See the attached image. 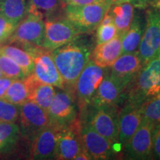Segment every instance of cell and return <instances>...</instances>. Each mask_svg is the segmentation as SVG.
I'll return each instance as SVG.
<instances>
[{
	"label": "cell",
	"instance_id": "obj_1",
	"mask_svg": "<svg viewBox=\"0 0 160 160\" xmlns=\"http://www.w3.org/2000/svg\"><path fill=\"white\" fill-rule=\"evenodd\" d=\"M89 48L78 39L51 51L65 89L74 92L78 77L91 59Z\"/></svg>",
	"mask_w": 160,
	"mask_h": 160
},
{
	"label": "cell",
	"instance_id": "obj_2",
	"mask_svg": "<svg viewBox=\"0 0 160 160\" xmlns=\"http://www.w3.org/2000/svg\"><path fill=\"white\" fill-rule=\"evenodd\" d=\"M160 93V55L142 66L123 92L125 102L140 106Z\"/></svg>",
	"mask_w": 160,
	"mask_h": 160
},
{
	"label": "cell",
	"instance_id": "obj_3",
	"mask_svg": "<svg viewBox=\"0 0 160 160\" xmlns=\"http://www.w3.org/2000/svg\"><path fill=\"white\" fill-rule=\"evenodd\" d=\"M113 2L114 0H104L85 5H66L64 17L82 33H91L97 29Z\"/></svg>",
	"mask_w": 160,
	"mask_h": 160
},
{
	"label": "cell",
	"instance_id": "obj_4",
	"mask_svg": "<svg viewBox=\"0 0 160 160\" xmlns=\"http://www.w3.org/2000/svg\"><path fill=\"white\" fill-rule=\"evenodd\" d=\"M108 72V68L100 67L91 59L89 60L75 85L74 94L80 111L84 112L91 105L100 83Z\"/></svg>",
	"mask_w": 160,
	"mask_h": 160
},
{
	"label": "cell",
	"instance_id": "obj_5",
	"mask_svg": "<svg viewBox=\"0 0 160 160\" xmlns=\"http://www.w3.org/2000/svg\"><path fill=\"white\" fill-rule=\"evenodd\" d=\"M137 52L143 65L160 55V12L152 5L146 8V23Z\"/></svg>",
	"mask_w": 160,
	"mask_h": 160
},
{
	"label": "cell",
	"instance_id": "obj_6",
	"mask_svg": "<svg viewBox=\"0 0 160 160\" xmlns=\"http://www.w3.org/2000/svg\"><path fill=\"white\" fill-rule=\"evenodd\" d=\"M32 53L33 58V69L32 75L40 82L48 84L60 90L65 89V85L52 57L51 51L42 47L20 45Z\"/></svg>",
	"mask_w": 160,
	"mask_h": 160
},
{
	"label": "cell",
	"instance_id": "obj_7",
	"mask_svg": "<svg viewBox=\"0 0 160 160\" xmlns=\"http://www.w3.org/2000/svg\"><path fill=\"white\" fill-rule=\"evenodd\" d=\"M82 33L62 16L45 20V36L42 47L53 50L79 39Z\"/></svg>",
	"mask_w": 160,
	"mask_h": 160
},
{
	"label": "cell",
	"instance_id": "obj_8",
	"mask_svg": "<svg viewBox=\"0 0 160 160\" xmlns=\"http://www.w3.org/2000/svg\"><path fill=\"white\" fill-rule=\"evenodd\" d=\"M18 122L20 136L30 142L40 131L51 125L48 112L30 100L19 106Z\"/></svg>",
	"mask_w": 160,
	"mask_h": 160
},
{
	"label": "cell",
	"instance_id": "obj_9",
	"mask_svg": "<svg viewBox=\"0 0 160 160\" xmlns=\"http://www.w3.org/2000/svg\"><path fill=\"white\" fill-rule=\"evenodd\" d=\"M77 108L74 92L66 89L56 92L48 111L51 125L59 128L68 127L77 119Z\"/></svg>",
	"mask_w": 160,
	"mask_h": 160
},
{
	"label": "cell",
	"instance_id": "obj_10",
	"mask_svg": "<svg viewBox=\"0 0 160 160\" xmlns=\"http://www.w3.org/2000/svg\"><path fill=\"white\" fill-rule=\"evenodd\" d=\"M45 36V20L39 16L28 13L18 24L8 41L10 44L42 47Z\"/></svg>",
	"mask_w": 160,
	"mask_h": 160
},
{
	"label": "cell",
	"instance_id": "obj_11",
	"mask_svg": "<svg viewBox=\"0 0 160 160\" xmlns=\"http://www.w3.org/2000/svg\"><path fill=\"white\" fill-rule=\"evenodd\" d=\"M153 130V125L142 119L139 127L124 146L127 159L137 160L152 159Z\"/></svg>",
	"mask_w": 160,
	"mask_h": 160
},
{
	"label": "cell",
	"instance_id": "obj_12",
	"mask_svg": "<svg viewBox=\"0 0 160 160\" xmlns=\"http://www.w3.org/2000/svg\"><path fill=\"white\" fill-rule=\"evenodd\" d=\"M85 122L94 131L116 145L118 142V113L117 108H93L86 117Z\"/></svg>",
	"mask_w": 160,
	"mask_h": 160
},
{
	"label": "cell",
	"instance_id": "obj_13",
	"mask_svg": "<svg viewBox=\"0 0 160 160\" xmlns=\"http://www.w3.org/2000/svg\"><path fill=\"white\" fill-rule=\"evenodd\" d=\"M80 137L82 148L92 159H111L115 151L114 144L97 133L85 122H81Z\"/></svg>",
	"mask_w": 160,
	"mask_h": 160
},
{
	"label": "cell",
	"instance_id": "obj_14",
	"mask_svg": "<svg viewBox=\"0 0 160 160\" xmlns=\"http://www.w3.org/2000/svg\"><path fill=\"white\" fill-rule=\"evenodd\" d=\"M80 131L81 122L77 119L68 127L60 130L57 138L55 159H74L82 148Z\"/></svg>",
	"mask_w": 160,
	"mask_h": 160
},
{
	"label": "cell",
	"instance_id": "obj_15",
	"mask_svg": "<svg viewBox=\"0 0 160 160\" xmlns=\"http://www.w3.org/2000/svg\"><path fill=\"white\" fill-rule=\"evenodd\" d=\"M143 65L137 51L122 53L110 67L109 74L125 91Z\"/></svg>",
	"mask_w": 160,
	"mask_h": 160
},
{
	"label": "cell",
	"instance_id": "obj_16",
	"mask_svg": "<svg viewBox=\"0 0 160 160\" xmlns=\"http://www.w3.org/2000/svg\"><path fill=\"white\" fill-rule=\"evenodd\" d=\"M61 129L51 125L40 131L31 142L30 159H55L57 138Z\"/></svg>",
	"mask_w": 160,
	"mask_h": 160
},
{
	"label": "cell",
	"instance_id": "obj_17",
	"mask_svg": "<svg viewBox=\"0 0 160 160\" xmlns=\"http://www.w3.org/2000/svg\"><path fill=\"white\" fill-rule=\"evenodd\" d=\"M123 92L122 88L108 72L100 83L89 107L117 108L119 103L123 102Z\"/></svg>",
	"mask_w": 160,
	"mask_h": 160
},
{
	"label": "cell",
	"instance_id": "obj_18",
	"mask_svg": "<svg viewBox=\"0 0 160 160\" xmlns=\"http://www.w3.org/2000/svg\"><path fill=\"white\" fill-rule=\"evenodd\" d=\"M142 121L140 106L125 102L121 111L118 113V142L122 147L133 135Z\"/></svg>",
	"mask_w": 160,
	"mask_h": 160
},
{
	"label": "cell",
	"instance_id": "obj_19",
	"mask_svg": "<svg viewBox=\"0 0 160 160\" xmlns=\"http://www.w3.org/2000/svg\"><path fill=\"white\" fill-rule=\"evenodd\" d=\"M122 54V35L119 34L111 41L97 44L91 53V59L100 67L109 68Z\"/></svg>",
	"mask_w": 160,
	"mask_h": 160
},
{
	"label": "cell",
	"instance_id": "obj_20",
	"mask_svg": "<svg viewBox=\"0 0 160 160\" xmlns=\"http://www.w3.org/2000/svg\"><path fill=\"white\" fill-rule=\"evenodd\" d=\"M108 13L112 16L118 33L122 35L131 26L135 16V7L125 0H114Z\"/></svg>",
	"mask_w": 160,
	"mask_h": 160
},
{
	"label": "cell",
	"instance_id": "obj_21",
	"mask_svg": "<svg viewBox=\"0 0 160 160\" xmlns=\"http://www.w3.org/2000/svg\"><path fill=\"white\" fill-rule=\"evenodd\" d=\"M65 8L62 0H28L27 13L39 16L46 20L62 17Z\"/></svg>",
	"mask_w": 160,
	"mask_h": 160
},
{
	"label": "cell",
	"instance_id": "obj_22",
	"mask_svg": "<svg viewBox=\"0 0 160 160\" xmlns=\"http://www.w3.org/2000/svg\"><path fill=\"white\" fill-rule=\"evenodd\" d=\"M0 53L11 58L21 68L26 77L33 72V58L32 53L20 45H4L0 48Z\"/></svg>",
	"mask_w": 160,
	"mask_h": 160
},
{
	"label": "cell",
	"instance_id": "obj_23",
	"mask_svg": "<svg viewBox=\"0 0 160 160\" xmlns=\"http://www.w3.org/2000/svg\"><path fill=\"white\" fill-rule=\"evenodd\" d=\"M33 76L31 73L24 79H14L10 85L3 99L17 105H22L28 100Z\"/></svg>",
	"mask_w": 160,
	"mask_h": 160
},
{
	"label": "cell",
	"instance_id": "obj_24",
	"mask_svg": "<svg viewBox=\"0 0 160 160\" xmlns=\"http://www.w3.org/2000/svg\"><path fill=\"white\" fill-rule=\"evenodd\" d=\"M139 16L135 14L131 26L122 35V53L137 52L142 37L144 27Z\"/></svg>",
	"mask_w": 160,
	"mask_h": 160
},
{
	"label": "cell",
	"instance_id": "obj_25",
	"mask_svg": "<svg viewBox=\"0 0 160 160\" xmlns=\"http://www.w3.org/2000/svg\"><path fill=\"white\" fill-rule=\"evenodd\" d=\"M55 93L56 91L53 86L40 82L33 76L28 100L36 103L48 112Z\"/></svg>",
	"mask_w": 160,
	"mask_h": 160
},
{
	"label": "cell",
	"instance_id": "obj_26",
	"mask_svg": "<svg viewBox=\"0 0 160 160\" xmlns=\"http://www.w3.org/2000/svg\"><path fill=\"white\" fill-rule=\"evenodd\" d=\"M27 0H0V16L17 26L27 14Z\"/></svg>",
	"mask_w": 160,
	"mask_h": 160
},
{
	"label": "cell",
	"instance_id": "obj_27",
	"mask_svg": "<svg viewBox=\"0 0 160 160\" xmlns=\"http://www.w3.org/2000/svg\"><path fill=\"white\" fill-rule=\"evenodd\" d=\"M19 137V127L17 123L0 122V155L13 149Z\"/></svg>",
	"mask_w": 160,
	"mask_h": 160
},
{
	"label": "cell",
	"instance_id": "obj_28",
	"mask_svg": "<svg viewBox=\"0 0 160 160\" xmlns=\"http://www.w3.org/2000/svg\"><path fill=\"white\" fill-rule=\"evenodd\" d=\"M142 119L157 127L160 125V93L145 100L140 105Z\"/></svg>",
	"mask_w": 160,
	"mask_h": 160
},
{
	"label": "cell",
	"instance_id": "obj_29",
	"mask_svg": "<svg viewBox=\"0 0 160 160\" xmlns=\"http://www.w3.org/2000/svg\"><path fill=\"white\" fill-rule=\"evenodd\" d=\"M0 71L2 76L13 79H24L26 76L21 68L13 60L0 53Z\"/></svg>",
	"mask_w": 160,
	"mask_h": 160
},
{
	"label": "cell",
	"instance_id": "obj_30",
	"mask_svg": "<svg viewBox=\"0 0 160 160\" xmlns=\"http://www.w3.org/2000/svg\"><path fill=\"white\" fill-rule=\"evenodd\" d=\"M19 117V106L0 99V122L17 123Z\"/></svg>",
	"mask_w": 160,
	"mask_h": 160
},
{
	"label": "cell",
	"instance_id": "obj_31",
	"mask_svg": "<svg viewBox=\"0 0 160 160\" xmlns=\"http://www.w3.org/2000/svg\"><path fill=\"white\" fill-rule=\"evenodd\" d=\"M96 30L97 44L107 42L119 35L117 27L113 22L109 24L100 23Z\"/></svg>",
	"mask_w": 160,
	"mask_h": 160
},
{
	"label": "cell",
	"instance_id": "obj_32",
	"mask_svg": "<svg viewBox=\"0 0 160 160\" xmlns=\"http://www.w3.org/2000/svg\"><path fill=\"white\" fill-rule=\"evenodd\" d=\"M17 26L0 16V44L8 41Z\"/></svg>",
	"mask_w": 160,
	"mask_h": 160
},
{
	"label": "cell",
	"instance_id": "obj_33",
	"mask_svg": "<svg viewBox=\"0 0 160 160\" xmlns=\"http://www.w3.org/2000/svg\"><path fill=\"white\" fill-rule=\"evenodd\" d=\"M152 159H160V125L155 127L153 130Z\"/></svg>",
	"mask_w": 160,
	"mask_h": 160
},
{
	"label": "cell",
	"instance_id": "obj_34",
	"mask_svg": "<svg viewBox=\"0 0 160 160\" xmlns=\"http://www.w3.org/2000/svg\"><path fill=\"white\" fill-rule=\"evenodd\" d=\"M14 79L2 76L0 78V99H3L6 91L8 89L9 86Z\"/></svg>",
	"mask_w": 160,
	"mask_h": 160
},
{
	"label": "cell",
	"instance_id": "obj_35",
	"mask_svg": "<svg viewBox=\"0 0 160 160\" xmlns=\"http://www.w3.org/2000/svg\"><path fill=\"white\" fill-rule=\"evenodd\" d=\"M104 1V0H62V2L66 5H73V6H79L85 5L89 4Z\"/></svg>",
	"mask_w": 160,
	"mask_h": 160
},
{
	"label": "cell",
	"instance_id": "obj_36",
	"mask_svg": "<svg viewBox=\"0 0 160 160\" xmlns=\"http://www.w3.org/2000/svg\"><path fill=\"white\" fill-rule=\"evenodd\" d=\"M131 2L134 5L135 8H146L148 6L151 5L154 0H125Z\"/></svg>",
	"mask_w": 160,
	"mask_h": 160
},
{
	"label": "cell",
	"instance_id": "obj_37",
	"mask_svg": "<svg viewBox=\"0 0 160 160\" xmlns=\"http://www.w3.org/2000/svg\"><path fill=\"white\" fill-rule=\"evenodd\" d=\"M74 159L76 160H91L92 159L91 156L88 154L87 151H85V149L82 148L80 150L79 153H77V156H76Z\"/></svg>",
	"mask_w": 160,
	"mask_h": 160
},
{
	"label": "cell",
	"instance_id": "obj_38",
	"mask_svg": "<svg viewBox=\"0 0 160 160\" xmlns=\"http://www.w3.org/2000/svg\"><path fill=\"white\" fill-rule=\"evenodd\" d=\"M151 5L153 6V7L157 8L159 10L160 12V0H154V1H153V2L152 3Z\"/></svg>",
	"mask_w": 160,
	"mask_h": 160
},
{
	"label": "cell",
	"instance_id": "obj_39",
	"mask_svg": "<svg viewBox=\"0 0 160 160\" xmlns=\"http://www.w3.org/2000/svg\"><path fill=\"white\" fill-rule=\"evenodd\" d=\"M2 77V72H1V71H0V78H1Z\"/></svg>",
	"mask_w": 160,
	"mask_h": 160
}]
</instances>
